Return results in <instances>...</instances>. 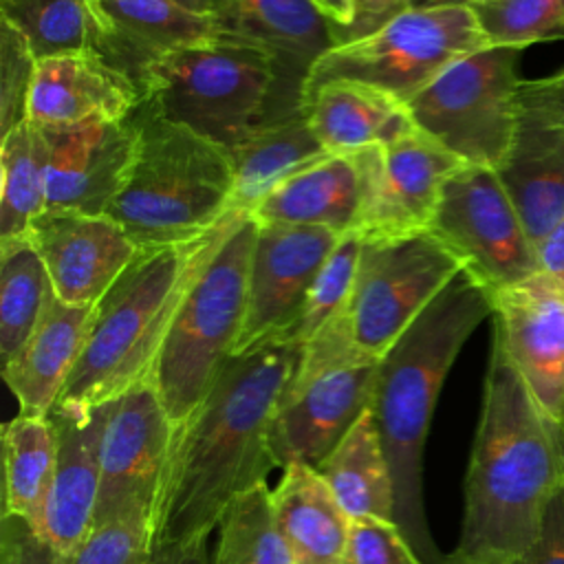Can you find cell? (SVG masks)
<instances>
[{
    "instance_id": "1",
    "label": "cell",
    "mask_w": 564,
    "mask_h": 564,
    "mask_svg": "<svg viewBox=\"0 0 564 564\" xmlns=\"http://www.w3.org/2000/svg\"><path fill=\"white\" fill-rule=\"evenodd\" d=\"M295 337L231 355L205 401L176 425L154 513V549L209 538L236 498L278 469L269 427L302 359Z\"/></svg>"
},
{
    "instance_id": "2",
    "label": "cell",
    "mask_w": 564,
    "mask_h": 564,
    "mask_svg": "<svg viewBox=\"0 0 564 564\" xmlns=\"http://www.w3.org/2000/svg\"><path fill=\"white\" fill-rule=\"evenodd\" d=\"M562 485L564 423L538 403L491 333L454 553L469 560H522Z\"/></svg>"
},
{
    "instance_id": "3",
    "label": "cell",
    "mask_w": 564,
    "mask_h": 564,
    "mask_svg": "<svg viewBox=\"0 0 564 564\" xmlns=\"http://www.w3.org/2000/svg\"><path fill=\"white\" fill-rule=\"evenodd\" d=\"M491 295L465 269L379 357L372 414L394 485V522L423 564H443L423 498V449L436 399L460 348L491 317Z\"/></svg>"
},
{
    "instance_id": "4",
    "label": "cell",
    "mask_w": 564,
    "mask_h": 564,
    "mask_svg": "<svg viewBox=\"0 0 564 564\" xmlns=\"http://www.w3.org/2000/svg\"><path fill=\"white\" fill-rule=\"evenodd\" d=\"M234 214L238 212L196 240L139 249L95 304L86 346L57 403L93 408L150 379L192 278L218 245Z\"/></svg>"
},
{
    "instance_id": "5",
    "label": "cell",
    "mask_w": 564,
    "mask_h": 564,
    "mask_svg": "<svg viewBox=\"0 0 564 564\" xmlns=\"http://www.w3.org/2000/svg\"><path fill=\"white\" fill-rule=\"evenodd\" d=\"M141 93L159 117L227 150L256 126L302 108V90L275 53L238 33L156 57Z\"/></svg>"
},
{
    "instance_id": "6",
    "label": "cell",
    "mask_w": 564,
    "mask_h": 564,
    "mask_svg": "<svg viewBox=\"0 0 564 564\" xmlns=\"http://www.w3.org/2000/svg\"><path fill=\"white\" fill-rule=\"evenodd\" d=\"M139 143L108 216L139 249L200 238L231 214L234 165L227 148L159 117L134 112Z\"/></svg>"
},
{
    "instance_id": "7",
    "label": "cell",
    "mask_w": 564,
    "mask_h": 564,
    "mask_svg": "<svg viewBox=\"0 0 564 564\" xmlns=\"http://www.w3.org/2000/svg\"><path fill=\"white\" fill-rule=\"evenodd\" d=\"M258 220L234 214L214 251L192 278L154 361L150 381L170 419L183 423L209 394L236 352Z\"/></svg>"
},
{
    "instance_id": "8",
    "label": "cell",
    "mask_w": 564,
    "mask_h": 564,
    "mask_svg": "<svg viewBox=\"0 0 564 564\" xmlns=\"http://www.w3.org/2000/svg\"><path fill=\"white\" fill-rule=\"evenodd\" d=\"M302 359L280 397L269 427L278 469L295 463L317 467L370 410L379 359L364 355L335 317L302 344Z\"/></svg>"
},
{
    "instance_id": "9",
    "label": "cell",
    "mask_w": 564,
    "mask_h": 564,
    "mask_svg": "<svg viewBox=\"0 0 564 564\" xmlns=\"http://www.w3.org/2000/svg\"><path fill=\"white\" fill-rule=\"evenodd\" d=\"M485 46L469 7L408 9L375 33L328 48L311 66L302 97L328 82H357L408 106L452 64Z\"/></svg>"
},
{
    "instance_id": "10",
    "label": "cell",
    "mask_w": 564,
    "mask_h": 564,
    "mask_svg": "<svg viewBox=\"0 0 564 564\" xmlns=\"http://www.w3.org/2000/svg\"><path fill=\"white\" fill-rule=\"evenodd\" d=\"M518 59L491 44L458 59L405 106L414 126L465 165L498 170L522 115Z\"/></svg>"
},
{
    "instance_id": "11",
    "label": "cell",
    "mask_w": 564,
    "mask_h": 564,
    "mask_svg": "<svg viewBox=\"0 0 564 564\" xmlns=\"http://www.w3.org/2000/svg\"><path fill=\"white\" fill-rule=\"evenodd\" d=\"M458 271L463 262L430 229L364 238L352 295L339 319L352 344L379 359Z\"/></svg>"
},
{
    "instance_id": "12",
    "label": "cell",
    "mask_w": 564,
    "mask_h": 564,
    "mask_svg": "<svg viewBox=\"0 0 564 564\" xmlns=\"http://www.w3.org/2000/svg\"><path fill=\"white\" fill-rule=\"evenodd\" d=\"M427 229L489 295L540 271L535 245L494 167H458L445 181Z\"/></svg>"
},
{
    "instance_id": "13",
    "label": "cell",
    "mask_w": 564,
    "mask_h": 564,
    "mask_svg": "<svg viewBox=\"0 0 564 564\" xmlns=\"http://www.w3.org/2000/svg\"><path fill=\"white\" fill-rule=\"evenodd\" d=\"M174 432L176 423L150 379L110 401L93 527L134 518L150 522L154 531Z\"/></svg>"
},
{
    "instance_id": "14",
    "label": "cell",
    "mask_w": 564,
    "mask_h": 564,
    "mask_svg": "<svg viewBox=\"0 0 564 564\" xmlns=\"http://www.w3.org/2000/svg\"><path fill=\"white\" fill-rule=\"evenodd\" d=\"M339 238L324 227L258 223L245 324L234 355L271 339L293 337L311 284Z\"/></svg>"
},
{
    "instance_id": "15",
    "label": "cell",
    "mask_w": 564,
    "mask_h": 564,
    "mask_svg": "<svg viewBox=\"0 0 564 564\" xmlns=\"http://www.w3.org/2000/svg\"><path fill=\"white\" fill-rule=\"evenodd\" d=\"M357 156L364 170V238L427 229L445 181L465 165L419 128Z\"/></svg>"
},
{
    "instance_id": "16",
    "label": "cell",
    "mask_w": 564,
    "mask_h": 564,
    "mask_svg": "<svg viewBox=\"0 0 564 564\" xmlns=\"http://www.w3.org/2000/svg\"><path fill=\"white\" fill-rule=\"evenodd\" d=\"M37 128L46 143V212L106 214L134 161L137 117Z\"/></svg>"
},
{
    "instance_id": "17",
    "label": "cell",
    "mask_w": 564,
    "mask_h": 564,
    "mask_svg": "<svg viewBox=\"0 0 564 564\" xmlns=\"http://www.w3.org/2000/svg\"><path fill=\"white\" fill-rule=\"evenodd\" d=\"M494 330L538 403L564 423V284L538 271L491 293Z\"/></svg>"
},
{
    "instance_id": "18",
    "label": "cell",
    "mask_w": 564,
    "mask_h": 564,
    "mask_svg": "<svg viewBox=\"0 0 564 564\" xmlns=\"http://www.w3.org/2000/svg\"><path fill=\"white\" fill-rule=\"evenodd\" d=\"M53 282L66 304L95 306L137 258L139 247L108 214L44 212L29 229Z\"/></svg>"
},
{
    "instance_id": "19",
    "label": "cell",
    "mask_w": 564,
    "mask_h": 564,
    "mask_svg": "<svg viewBox=\"0 0 564 564\" xmlns=\"http://www.w3.org/2000/svg\"><path fill=\"white\" fill-rule=\"evenodd\" d=\"M108 410L110 401L93 408L57 403L48 414L57 456L40 535L64 555L73 553L95 522Z\"/></svg>"
},
{
    "instance_id": "20",
    "label": "cell",
    "mask_w": 564,
    "mask_h": 564,
    "mask_svg": "<svg viewBox=\"0 0 564 564\" xmlns=\"http://www.w3.org/2000/svg\"><path fill=\"white\" fill-rule=\"evenodd\" d=\"M143 104L137 82L95 51H70L37 59L29 121L68 126L82 121H119Z\"/></svg>"
},
{
    "instance_id": "21",
    "label": "cell",
    "mask_w": 564,
    "mask_h": 564,
    "mask_svg": "<svg viewBox=\"0 0 564 564\" xmlns=\"http://www.w3.org/2000/svg\"><path fill=\"white\" fill-rule=\"evenodd\" d=\"M97 4L106 20L101 55L128 73L139 88L156 57L234 35L220 20L192 13L172 0H97Z\"/></svg>"
},
{
    "instance_id": "22",
    "label": "cell",
    "mask_w": 564,
    "mask_h": 564,
    "mask_svg": "<svg viewBox=\"0 0 564 564\" xmlns=\"http://www.w3.org/2000/svg\"><path fill=\"white\" fill-rule=\"evenodd\" d=\"M258 223L324 227L339 236L361 229L364 170L357 152L328 154L280 183L249 214Z\"/></svg>"
},
{
    "instance_id": "23",
    "label": "cell",
    "mask_w": 564,
    "mask_h": 564,
    "mask_svg": "<svg viewBox=\"0 0 564 564\" xmlns=\"http://www.w3.org/2000/svg\"><path fill=\"white\" fill-rule=\"evenodd\" d=\"M95 306L51 300L22 350L2 368V379L20 414L48 416L75 368L93 324Z\"/></svg>"
},
{
    "instance_id": "24",
    "label": "cell",
    "mask_w": 564,
    "mask_h": 564,
    "mask_svg": "<svg viewBox=\"0 0 564 564\" xmlns=\"http://www.w3.org/2000/svg\"><path fill=\"white\" fill-rule=\"evenodd\" d=\"M496 172L538 247L564 216V128L522 108L511 150Z\"/></svg>"
},
{
    "instance_id": "25",
    "label": "cell",
    "mask_w": 564,
    "mask_h": 564,
    "mask_svg": "<svg viewBox=\"0 0 564 564\" xmlns=\"http://www.w3.org/2000/svg\"><path fill=\"white\" fill-rule=\"evenodd\" d=\"M271 502L293 564H348L352 520L313 465L284 467Z\"/></svg>"
},
{
    "instance_id": "26",
    "label": "cell",
    "mask_w": 564,
    "mask_h": 564,
    "mask_svg": "<svg viewBox=\"0 0 564 564\" xmlns=\"http://www.w3.org/2000/svg\"><path fill=\"white\" fill-rule=\"evenodd\" d=\"M311 128L330 154L388 145L416 126L403 104L357 82H328L302 97Z\"/></svg>"
},
{
    "instance_id": "27",
    "label": "cell",
    "mask_w": 564,
    "mask_h": 564,
    "mask_svg": "<svg viewBox=\"0 0 564 564\" xmlns=\"http://www.w3.org/2000/svg\"><path fill=\"white\" fill-rule=\"evenodd\" d=\"M218 20L273 51L300 90L311 66L335 46L333 22L313 0H220Z\"/></svg>"
},
{
    "instance_id": "28",
    "label": "cell",
    "mask_w": 564,
    "mask_h": 564,
    "mask_svg": "<svg viewBox=\"0 0 564 564\" xmlns=\"http://www.w3.org/2000/svg\"><path fill=\"white\" fill-rule=\"evenodd\" d=\"M229 154L231 212L251 214L280 183L330 152L319 143L304 108H297L256 126Z\"/></svg>"
},
{
    "instance_id": "29",
    "label": "cell",
    "mask_w": 564,
    "mask_h": 564,
    "mask_svg": "<svg viewBox=\"0 0 564 564\" xmlns=\"http://www.w3.org/2000/svg\"><path fill=\"white\" fill-rule=\"evenodd\" d=\"M315 469L350 520H394V485L372 410Z\"/></svg>"
},
{
    "instance_id": "30",
    "label": "cell",
    "mask_w": 564,
    "mask_h": 564,
    "mask_svg": "<svg viewBox=\"0 0 564 564\" xmlns=\"http://www.w3.org/2000/svg\"><path fill=\"white\" fill-rule=\"evenodd\" d=\"M57 438L48 416L15 414L2 425V516L18 518L42 531Z\"/></svg>"
},
{
    "instance_id": "31",
    "label": "cell",
    "mask_w": 564,
    "mask_h": 564,
    "mask_svg": "<svg viewBox=\"0 0 564 564\" xmlns=\"http://www.w3.org/2000/svg\"><path fill=\"white\" fill-rule=\"evenodd\" d=\"M55 297L46 264L29 236L0 240V366L33 335Z\"/></svg>"
},
{
    "instance_id": "32",
    "label": "cell",
    "mask_w": 564,
    "mask_h": 564,
    "mask_svg": "<svg viewBox=\"0 0 564 564\" xmlns=\"http://www.w3.org/2000/svg\"><path fill=\"white\" fill-rule=\"evenodd\" d=\"M0 20L24 35L37 59L70 51L101 55L106 40L97 0H0Z\"/></svg>"
},
{
    "instance_id": "33",
    "label": "cell",
    "mask_w": 564,
    "mask_h": 564,
    "mask_svg": "<svg viewBox=\"0 0 564 564\" xmlns=\"http://www.w3.org/2000/svg\"><path fill=\"white\" fill-rule=\"evenodd\" d=\"M0 240L29 236L46 212V143L42 130L24 121L0 145Z\"/></svg>"
},
{
    "instance_id": "34",
    "label": "cell",
    "mask_w": 564,
    "mask_h": 564,
    "mask_svg": "<svg viewBox=\"0 0 564 564\" xmlns=\"http://www.w3.org/2000/svg\"><path fill=\"white\" fill-rule=\"evenodd\" d=\"M209 564H293L267 482L231 502L218 524V544Z\"/></svg>"
},
{
    "instance_id": "35",
    "label": "cell",
    "mask_w": 564,
    "mask_h": 564,
    "mask_svg": "<svg viewBox=\"0 0 564 564\" xmlns=\"http://www.w3.org/2000/svg\"><path fill=\"white\" fill-rule=\"evenodd\" d=\"M471 11L491 46L564 40V0H478Z\"/></svg>"
},
{
    "instance_id": "36",
    "label": "cell",
    "mask_w": 564,
    "mask_h": 564,
    "mask_svg": "<svg viewBox=\"0 0 564 564\" xmlns=\"http://www.w3.org/2000/svg\"><path fill=\"white\" fill-rule=\"evenodd\" d=\"M361 245H364V238L359 231L341 236L337 247L333 249V253L315 275L293 333V337L300 344H306L308 339H313L324 326H328L335 317H339L348 306V300L352 295V286L357 280Z\"/></svg>"
},
{
    "instance_id": "37",
    "label": "cell",
    "mask_w": 564,
    "mask_h": 564,
    "mask_svg": "<svg viewBox=\"0 0 564 564\" xmlns=\"http://www.w3.org/2000/svg\"><path fill=\"white\" fill-rule=\"evenodd\" d=\"M154 531L145 520H112L93 527L66 564H152Z\"/></svg>"
},
{
    "instance_id": "38",
    "label": "cell",
    "mask_w": 564,
    "mask_h": 564,
    "mask_svg": "<svg viewBox=\"0 0 564 564\" xmlns=\"http://www.w3.org/2000/svg\"><path fill=\"white\" fill-rule=\"evenodd\" d=\"M37 57L24 35L0 20V137L29 121Z\"/></svg>"
},
{
    "instance_id": "39",
    "label": "cell",
    "mask_w": 564,
    "mask_h": 564,
    "mask_svg": "<svg viewBox=\"0 0 564 564\" xmlns=\"http://www.w3.org/2000/svg\"><path fill=\"white\" fill-rule=\"evenodd\" d=\"M348 564H423L394 520H352Z\"/></svg>"
},
{
    "instance_id": "40",
    "label": "cell",
    "mask_w": 564,
    "mask_h": 564,
    "mask_svg": "<svg viewBox=\"0 0 564 564\" xmlns=\"http://www.w3.org/2000/svg\"><path fill=\"white\" fill-rule=\"evenodd\" d=\"M66 557L31 524L0 516V564H66Z\"/></svg>"
},
{
    "instance_id": "41",
    "label": "cell",
    "mask_w": 564,
    "mask_h": 564,
    "mask_svg": "<svg viewBox=\"0 0 564 564\" xmlns=\"http://www.w3.org/2000/svg\"><path fill=\"white\" fill-rule=\"evenodd\" d=\"M350 2V22L346 26L333 29L335 44L355 42L366 37L408 11L410 0H348Z\"/></svg>"
},
{
    "instance_id": "42",
    "label": "cell",
    "mask_w": 564,
    "mask_h": 564,
    "mask_svg": "<svg viewBox=\"0 0 564 564\" xmlns=\"http://www.w3.org/2000/svg\"><path fill=\"white\" fill-rule=\"evenodd\" d=\"M520 104L524 110L564 128V68L540 79H522Z\"/></svg>"
},
{
    "instance_id": "43",
    "label": "cell",
    "mask_w": 564,
    "mask_h": 564,
    "mask_svg": "<svg viewBox=\"0 0 564 564\" xmlns=\"http://www.w3.org/2000/svg\"><path fill=\"white\" fill-rule=\"evenodd\" d=\"M524 560L527 564H564V485L551 500L542 531Z\"/></svg>"
},
{
    "instance_id": "44",
    "label": "cell",
    "mask_w": 564,
    "mask_h": 564,
    "mask_svg": "<svg viewBox=\"0 0 564 564\" xmlns=\"http://www.w3.org/2000/svg\"><path fill=\"white\" fill-rule=\"evenodd\" d=\"M540 271L564 284V216L535 247Z\"/></svg>"
},
{
    "instance_id": "45",
    "label": "cell",
    "mask_w": 564,
    "mask_h": 564,
    "mask_svg": "<svg viewBox=\"0 0 564 564\" xmlns=\"http://www.w3.org/2000/svg\"><path fill=\"white\" fill-rule=\"evenodd\" d=\"M152 564H209L207 538L194 540L189 544L154 549Z\"/></svg>"
},
{
    "instance_id": "46",
    "label": "cell",
    "mask_w": 564,
    "mask_h": 564,
    "mask_svg": "<svg viewBox=\"0 0 564 564\" xmlns=\"http://www.w3.org/2000/svg\"><path fill=\"white\" fill-rule=\"evenodd\" d=\"M326 18L333 22V29L346 26L350 22V2L348 0H313Z\"/></svg>"
},
{
    "instance_id": "47",
    "label": "cell",
    "mask_w": 564,
    "mask_h": 564,
    "mask_svg": "<svg viewBox=\"0 0 564 564\" xmlns=\"http://www.w3.org/2000/svg\"><path fill=\"white\" fill-rule=\"evenodd\" d=\"M176 4H181L183 9L198 13V15H207V18H216L218 20V11H220V0H172Z\"/></svg>"
},
{
    "instance_id": "48",
    "label": "cell",
    "mask_w": 564,
    "mask_h": 564,
    "mask_svg": "<svg viewBox=\"0 0 564 564\" xmlns=\"http://www.w3.org/2000/svg\"><path fill=\"white\" fill-rule=\"evenodd\" d=\"M478 0H410L408 9H449V7H474Z\"/></svg>"
},
{
    "instance_id": "49",
    "label": "cell",
    "mask_w": 564,
    "mask_h": 564,
    "mask_svg": "<svg viewBox=\"0 0 564 564\" xmlns=\"http://www.w3.org/2000/svg\"><path fill=\"white\" fill-rule=\"evenodd\" d=\"M443 564H527V560H469V557H463L458 553H447Z\"/></svg>"
}]
</instances>
